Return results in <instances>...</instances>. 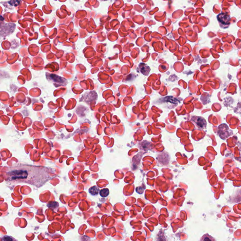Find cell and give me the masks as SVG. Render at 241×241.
I'll use <instances>...</instances> for the list:
<instances>
[{"instance_id": "1", "label": "cell", "mask_w": 241, "mask_h": 241, "mask_svg": "<svg viewBox=\"0 0 241 241\" xmlns=\"http://www.w3.org/2000/svg\"><path fill=\"white\" fill-rule=\"evenodd\" d=\"M8 180L41 187L51 178L49 169L43 167L19 164L8 168Z\"/></svg>"}, {"instance_id": "2", "label": "cell", "mask_w": 241, "mask_h": 241, "mask_svg": "<svg viewBox=\"0 0 241 241\" xmlns=\"http://www.w3.org/2000/svg\"><path fill=\"white\" fill-rule=\"evenodd\" d=\"M229 128L225 124H221L218 127V133L222 139L227 138L230 135Z\"/></svg>"}, {"instance_id": "3", "label": "cell", "mask_w": 241, "mask_h": 241, "mask_svg": "<svg viewBox=\"0 0 241 241\" xmlns=\"http://www.w3.org/2000/svg\"><path fill=\"white\" fill-rule=\"evenodd\" d=\"M217 18H218V21L220 23H222V24L224 25L229 24L230 17L227 14L222 13L218 15Z\"/></svg>"}, {"instance_id": "4", "label": "cell", "mask_w": 241, "mask_h": 241, "mask_svg": "<svg viewBox=\"0 0 241 241\" xmlns=\"http://www.w3.org/2000/svg\"><path fill=\"white\" fill-rule=\"evenodd\" d=\"M193 120L195 122L197 125L200 128H203L204 127L206 126V121L204 118L202 117H195V119L193 118Z\"/></svg>"}, {"instance_id": "5", "label": "cell", "mask_w": 241, "mask_h": 241, "mask_svg": "<svg viewBox=\"0 0 241 241\" xmlns=\"http://www.w3.org/2000/svg\"><path fill=\"white\" fill-rule=\"evenodd\" d=\"M140 71L143 75H147L150 72V68L147 66L145 64L141 63L139 65Z\"/></svg>"}, {"instance_id": "6", "label": "cell", "mask_w": 241, "mask_h": 241, "mask_svg": "<svg viewBox=\"0 0 241 241\" xmlns=\"http://www.w3.org/2000/svg\"><path fill=\"white\" fill-rule=\"evenodd\" d=\"M50 78L52 80L55 82L59 83H63L66 81L65 79L63 78L62 77H59V76L54 75H50Z\"/></svg>"}, {"instance_id": "7", "label": "cell", "mask_w": 241, "mask_h": 241, "mask_svg": "<svg viewBox=\"0 0 241 241\" xmlns=\"http://www.w3.org/2000/svg\"><path fill=\"white\" fill-rule=\"evenodd\" d=\"M99 189L98 188L97 186H94V187H92L89 188V194L92 195H97L99 194Z\"/></svg>"}, {"instance_id": "8", "label": "cell", "mask_w": 241, "mask_h": 241, "mask_svg": "<svg viewBox=\"0 0 241 241\" xmlns=\"http://www.w3.org/2000/svg\"><path fill=\"white\" fill-rule=\"evenodd\" d=\"M99 194L100 196L103 197H106L109 194V191L107 188H104L99 191Z\"/></svg>"}, {"instance_id": "9", "label": "cell", "mask_w": 241, "mask_h": 241, "mask_svg": "<svg viewBox=\"0 0 241 241\" xmlns=\"http://www.w3.org/2000/svg\"><path fill=\"white\" fill-rule=\"evenodd\" d=\"M3 240H12V238L10 237H8V236H5L4 237V238Z\"/></svg>"}, {"instance_id": "10", "label": "cell", "mask_w": 241, "mask_h": 241, "mask_svg": "<svg viewBox=\"0 0 241 241\" xmlns=\"http://www.w3.org/2000/svg\"><path fill=\"white\" fill-rule=\"evenodd\" d=\"M204 241H208V240H211V239L208 238V237H205V238L204 239Z\"/></svg>"}]
</instances>
